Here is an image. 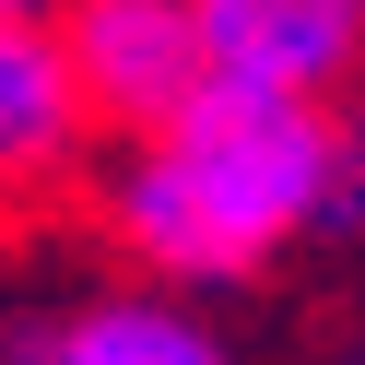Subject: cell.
I'll use <instances>...</instances> for the list:
<instances>
[{"instance_id": "obj_3", "label": "cell", "mask_w": 365, "mask_h": 365, "mask_svg": "<svg viewBox=\"0 0 365 365\" xmlns=\"http://www.w3.org/2000/svg\"><path fill=\"white\" fill-rule=\"evenodd\" d=\"M71 95L83 106H118V118H177L200 95V36H189V0H71Z\"/></svg>"}, {"instance_id": "obj_4", "label": "cell", "mask_w": 365, "mask_h": 365, "mask_svg": "<svg viewBox=\"0 0 365 365\" xmlns=\"http://www.w3.org/2000/svg\"><path fill=\"white\" fill-rule=\"evenodd\" d=\"M24 354L36 365H236L189 307H165V294H106V307L59 318V330L24 341Z\"/></svg>"}, {"instance_id": "obj_5", "label": "cell", "mask_w": 365, "mask_h": 365, "mask_svg": "<svg viewBox=\"0 0 365 365\" xmlns=\"http://www.w3.org/2000/svg\"><path fill=\"white\" fill-rule=\"evenodd\" d=\"M83 130V95H71V59H59V36L36 24H0V177H36L59 165Z\"/></svg>"}, {"instance_id": "obj_6", "label": "cell", "mask_w": 365, "mask_h": 365, "mask_svg": "<svg viewBox=\"0 0 365 365\" xmlns=\"http://www.w3.org/2000/svg\"><path fill=\"white\" fill-rule=\"evenodd\" d=\"M36 12H59V0H0V24H36Z\"/></svg>"}, {"instance_id": "obj_2", "label": "cell", "mask_w": 365, "mask_h": 365, "mask_svg": "<svg viewBox=\"0 0 365 365\" xmlns=\"http://www.w3.org/2000/svg\"><path fill=\"white\" fill-rule=\"evenodd\" d=\"M200 36V83H236V95H330L354 71L365 0H189Z\"/></svg>"}, {"instance_id": "obj_1", "label": "cell", "mask_w": 365, "mask_h": 365, "mask_svg": "<svg viewBox=\"0 0 365 365\" xmlns=\"http://www.w3.org/2000/svg\"><path fill=\"white\" fill-rule=\"evenodd\" d=\"M165 142L118 177V236L177 283H224V271L271 259L283 236L354 212V142L318 118L307 95H236L200 83Z\"/></svg>"}]
</instances>
